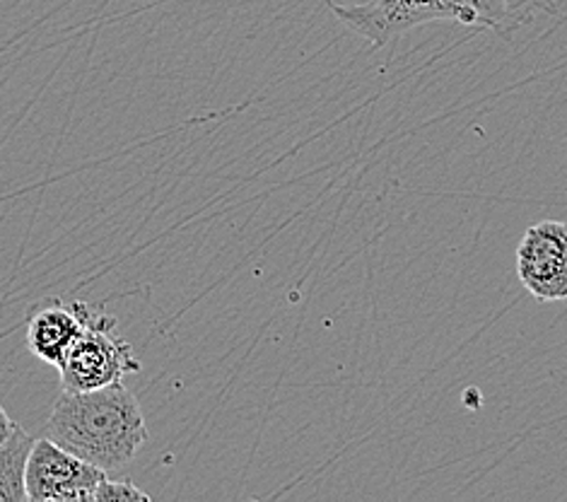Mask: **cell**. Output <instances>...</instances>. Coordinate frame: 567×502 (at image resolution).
Here are the masks:
<instances>
[{
	"label": "cell",
	"mask_w": 567,
	"mask_h": 502,
	"mask_svg": "<svg viewBox=\"0 0 567 502\" xmlns=\"http://www.w3.org/2000/svg\"><path fill=\"white\" fill-rule=\"evenodd\" d=\"M106 479V471L63 450L49 438L34 440L27 459V500L32 502H87Z\"/></svg>",
	"instance_id": "cell-4"
},
{
	"label": "cell",
	"mask_w": 567,
	"mask_h": 502,
	"mask_svg": "<svg viewBox=\"0 0 567 502\" xmlns=\"http://www.w3.org/2000/svg\"><path fill=\"white\" fill-rule=\"evenodd\" d=\"M141 362L133 346L116 334V319L87 309L83 334L59 365L63 391H90L138 372Z\"/></svg>",
	"instance_id": "cell-3"
},
{
	"label": "cell",
	"mask_w": 567,
	"mask_h": 502,
	"mask_svg": "<svg viewBox=\"0 0 567 502\" xmlns=\"http://www.w3.org/2000/svg\"><path fill=\"white\" fill-rule=\"evenodd\" d=\"M44 438L102 471L126 467L147 440L138 399L124 382L90 391H61Z\"/></svg>",
	"instance_id": "cell-1"
},
{
	"label": "cell",
	"mask_w": 567,
	"mask_h": 502,
	"mask_svg": "<svg viewBox=\"0 0 567 502\" xmlns=\"http://www.w3.org/2000/svg\"><path fill=\"white\" fill-rule=\"evenodd\" d=\"M16 426H18L16 420L8 416V411L3 409V403H0V444L8 442V438L12 436V430H16Z\"/></svg>",
	"instance_id": "cell-9"
},
{
	"label": "cell",
	"mask_w": 567,
	"mask_h": 502,
	"mask_svg": "<svg viewBox=\"0 0 567 502\" xmlns=\"http://www.w3.org/2000/svg\"><path fill=\"white\" fill-rule=\"evenodd\" d=\"M532 6L553 10L550 0H370L360 6L329 0L333 16L368 39L372 49L389 47L430 22H456L509 37L519 24L529 22Z\"/></svg>",
	"instance_id": "cell-2"
},
{
	"label": "cell",
	"mask_w": 567,
	"mask_h": 502,
	"mask_svg": "<svg viewBox=\"0 0 567 502\" xmlns=\"http://www.w3.org/2000/svg\"><path fill=\"white\" fill-rule=\"evenodd\" d=\"M517 276L538 303L567 300V223L544 221L526 229L517 247Z\"/></svg>",
	"instance_id": "cell-5"
},
{
	"label": "cell",
	"mask_w": 567,
	"mask_h": 502,
	"mask_svg": "<svg viewBox=\"0 0 567 502\" xmlns=\"http://www.w3.org/2000/svg\"><path fill=\"white\" fill-rule=\"evenodd\" d=\"M116 500H151V495L141 491V488L128 479L124 481L104 479L97 491H94V502H116Z\"/></svg>",
	"instance_id": "cell-8"
},
{
	"label": "cell",
	"mask_w": 567,
	"mask_h": 502,
	"mask_svg": "<svg viewBox=\"0 0 567 502\" xmlns=\"http://www.w3.org/2000/svg\"><path fill=\"white\" fill-rule=\"evenodd\" d=\"M34 438L16 426L6 444H0V502L27 500V459H30Z\"/></svg>",
	"instance_id": "cell-7"
},
{
	"label": "cell",
	"mask_w": 567,
	"mask_h": 502,
	"mask_svg": "<svg viewBox=\"0 0 567 502\" xmlns=\"http://www.w3.org/2000/svg\"><path fill=\"white\" fill-rule=\"evenodd\" d=\"M87 309L85 303H51L39 307L27 324V348L32 356L59 368L78 336L83 334Z\"/></svg>",
	"instance_id": "cell-6"
}]
</instances>
